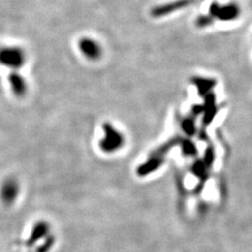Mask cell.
<instances>
[{"instance_id":"obj_5","label":"cell","mask_w":252,"mask_h":252,"mask_svg":"<svg viewBox=\"0 0 252 252\" xmlns=\"http://www.w3.org/2000/svg\"><path fill=\"white\" fill-rule=\"evenodd\" d=\"M53 233V226L47 220L40 219L36 220L32 225L29 234L27 236L26 246L28 249L32 250L36 245L44 241L47 237H49Z\"/></svg>"},{"instance_id":"obj_6","label":"cell","mask_w":252,"mask_h":252,"mask_svg":"<svg viewBox=\"0 0 252 252\" xmlns=\"http://www.w3.org/2000/svg\"><path fill=\"white\" fill-rule=\"evenodd\" d=\"M78 47L81 54L89 61H98L103 55V48L97 40L90 36L80 38Z\"/></svg>"},{"instance_id":"obj_8","label":"cell","mask_w":252,"mask_h":252,"mask_svg":"<svg viewBox=\"0 0 252 252\" xmlns=\"http://www.w3.org/2000/svg\"><path fill=\"white\" fill-rule=\"evenodd\" d=\"M218 111L215 94L212 93L205 96V104L203 105V122L204 125L210 124L215 117Z\"/></svg>"},{"instance_id":"obj_1","label":"cell","mask_w":252,"mask_h":252,"mask_svg":"<svg viewBox=\"0 0 252 252\" xmlns=\"http://www.w3.org/2000/svg\"><path fill=\"white\" fill-rule=\"evenodd\" d=\"M103 137L100 139L99 147L106 153H115L126 143L124 134L112 124L106 122L102 126Z\"/></svg>"},{"instance_id":"obj_7","label":"cell","mask_w":252,"mask_h":252,"mask_svg":"<svg viewBox=\"0 0 252 252\" xmlns=\"http://www.w3.org/2000/svg\"><path fill=\"white\" fill-rule=\"evenodd\" d=\"M8 81L10 90L16 96L22 97L27 94L28 89L27 80L24 75L19 72V70L9 73Z\"/></svg>"},{"instance_id":"obj_3","label":"cell","mask_w":252,"mask_h":252,"mask_svg":"<svg viewBox=\"0 0 252 252\" xmlns=\"http://www.w3.org/2000/svg\"><path fill=\"white\" fill-rule=\"evenodd\" d=\"M22 193L20 180L13 176L5 178L0 183V203L4 207L14 206Z\"/></svg>"},{"instance_id":"obj_2","label":"cell","mask_w":252,"mask_h":252,"mask_svg":"<svg viewBox=\"0 0 252 252\" xmlns=\"http://www.w3.org/2000/svg\"><path fill=\"white\" fill-rule=\"evenodd\" d=\"M27 62L26 52L18 46H4L0 48V65L11 71L19 70Z\"/></svg>"},{"instance_id":"obj_11","label":"cell","mask_w":252,"mask_h":252,"mask_svg":"<svg viewBox=\"0 0 252 252\" xmlns=\"http://www.w3.org/2000/svg\"><path fill=\"white\" fill-rule=\"evenodd\" d=\"M195 118L193 116L184 117L180 121V128L183 133L186 135H193L196 134V125H195Z\"/></svg>"},{"instance_id":"obj_9","label":"cell","mask_w":252,"mask_h":252,"mask_svg":"<svg viewBox=\"0 0 252 252\" xmlns=\"http://www.w3.org/2000/svg\"><path fill=\"white\" fill-rule=\"evenodd\" d=\"M191 82L196 87L201 97H205L208 94L212 93V89L217 85L216 80L204 77H194L192 78Z\"/></svg>"},{"instance_id":"obj_4","label":"cell","mask_w":252,"mask_h":252,"mask_svg":"<svg viewBox=\"0 0 252 252\" xmlns=\"http://www.w3.org/2000/svg\"><path fill=\"white\" fill-rule=\"evenodd\" d=\"M208 14L214 19V21L220 22H234L239 18L241 14L240 7L236 3H227L220 4L218 2H213L210 5Z\"/></svg>"},{"instance_id":"obj_13","label":"cell","mask_w":252,"mask_h":252,"mask_svg":"<svg viewBox=\"0 0 252 252\" xmlns=\"http://www.w3.org/2000/svg\"><path fill=\"white\" fill-rule=\"evenodd\" d=\"M213 23H214V19L212 18L209 14L201 15L195 21V25L198 27H201V28L210 27Z\"/></svg>"},{"instance_id":"obj_12","label":"cell","mask_w":252,"mask_h":252,"mask_svg":"<svg viewBox=\"0 0 252 252\" xmlns=\"http://www.w3.org/2000/svg\"><path fill=\"white\" fill-rule=\"evenodd\" d=\"M56 243V236L52 234L47 237L44 241L36 245L34 248V252H50L54 249V245Z\"/></svg>"},{"instance_id":"obj_10","label":"cell","mask_w":252,"mask_h":252,"mask_svg":"<svg viewBox=\"0 0 252 252\" xmlns=\"http://www.w3.org/2000/svg\"><path fill=\"white\" fill-rule=\"evenodd\" d=\"M190 3V0H180L176 1L173 3H169L165 6H161L153 10V15L155 17H162L165 16L167 14H170L173 11L179 10V9H183L186 6H188Z\"/></svg>"}]
</instances>
